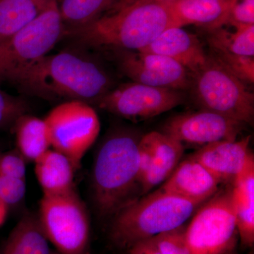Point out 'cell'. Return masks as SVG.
<instances>
[{
  "instance_id": "cell-1",
  "label": "cell",
  "mask_w": 254,
  "mask_h": 254,
  "mask_svg": "<svg viewBox=\"0 0 254 254\" xmlns=\"http://www.w3.org/2000/svg\"><path fill=\"white\" fill-rule=\"evenodd\" d=\"M8 83L31 96L96 104L115 80L101 62L81 47L46 55L15 73Z\"/></svg>"
},
{
  "instance_id": "cell-2",
  "label": "cell",
  "mask_w": 254,
  "mask_h": 254,
  "mask_svg": "<svg viewBox=\"0 0 254 254\" xmlns=\"http://www.w3.org/2000/svg\"><path fill=\"white\" fill-rule=\"evenodd\" d=\"M172 26L169 5L125 0L89 24L66 31L64 36L82 48L140 51Z\"/></svg>"
},
{
  "instance_id": "cell-3",
  "label": "cell",
  "mask_w": 254,
  "mask_h": 254,
  "mask_svg": "<svg viewBox=\"0 0 254 254\" xmlns=\"http://www.w3.org/2000/svg\"><path fill=\"white\" fill-rule=\"evenodd\" d=\"M141 138L134 129L118 127L100 143L91 176L92 199L100 218H113L137 200Z\"/></svg>"
},
{
  "instance_id": "cell-4",
  "label": "cell",
  "mask_w": 254,
  "mask_h": 254,
  "mask_svg": "<svg viewBox=\"0 0 254 254\" xmlns=\"http://www.w3.org/2000/svg\"><path fill=\"white\" fill-rule=\"evenodd\" d=\"M202 203L158 189L127 205L112 218L110 240L118 248L128 250L185 225Z\"/></svg>"
},
{
  "instance_id": "cell-5",
  "label": "cell",
  "mask_w": 254,
  "mask_h": 254,
  "mask_svg": "<svg viewBox=\"0 0 254 254\" xmlns=\"http://www.w3.org/2000/svg\"><path fill=\"white\" fill-rule=\"evenodd\" d=\"M208 55L205 64L190 74V88L200 109L252 125L254 96L247 85Z\"/></svg>"
},
{
  "instance_id": "cell-6",
  "label": "cell",
  "mask_w": 254,
  "mask_h": 254,
  "mask_svg": "<svg viewBox=\"0 0 254 254\" xmlns=\"http://www.w3.org/2000/svg\"><path fill=\"white\" fill-rule=\"evenodd\" d=\"M65 36L58 0H50L36 18L0 43V85L21 68L48 55Z\"/></svg>"
},
{
  "instance_id": "cell-7",
  "label": "cell",
  "mask_w": 254,
  "mask_h": 254,
  "mask_svg": "<svg viewBox=\"0 0 254 254\" xmlns=\"http://www.w3.org/2000/svg\"><path fill=\"white\" fill-rule=\"evenodd\" d=\"M38 217L58 254H89V215L75 189L63 194L43 195Z\"/></svg>"
},
{
  "instance_id": "cell-8",
  "label": "cell",
  "mask_w": 254,
  "mask_h": 254,
  "mask_svg": "<svg viewBox=\"0 0 254 254\" xmlns=\"http://www.w3.org/2000/svg\"><path fill=\"white\" fill-rule=\"evenodd\" d=\"M190 254H224L235 250L239 240L232 202V187L226 185L192 216L185 230Z\"/></svg>"
},
{
  "instance_id": "cell-9",
  "label": "cell",
  "mask_w": 254,
  "mask_h": 254,
  "mask_svg": "<svg viewBox=\"0 0 254 254\" xmlns=\"http://www.w3.org/2000/svg\"><path fill=\"white\" fill-rule=\"evenodd\" d=\"M44 120L51 147L64 155L76 171L99 135L98 114L88 103L69 100L53 108Z\"/></svg>"
},
{
  "instance_id": "cell-10",
  "label": "cell",
  "mask_w": 254,
  "mask_h": 254,
  "mask_svg": "<svg viewBox=\"0 0 254 254\" xmlns=\"http://www.w3.org/2000/svg\"><path fill=\"white\" fill-rule=\"evenodd\" d=\"M185 100L183 91L131 82L113 88L95 105L120 118L140 122L173 109Z\"/></svg>"
},
{
  "instance_id": "cell-11",
  "label": "cell",
  "mask_w": 254,
  "mask_h": 254,
  "mask_svg": "<svg viewBox=\"0 0 254 254\" xmlns=\"http://www.w3.org/2000/svg\"><path fill=\"white\" fill-rule=\"evenodd\" d=\"M110 50L119 69L133 82L183 91L190 89V71L171 58L144 52Z\"/></svg>"
},
{
  "instance_id": "cell-12",
  "label": "cell",
  "mask_w": 254,
  "mask_h": 254,
  "mask_svg": "<svg viewBox=\"0 0 254 254\" xmlns=\"http://www.w3.org/2000/svg\"><path fill=\"white\" fill-rule=\"evenodd\" d=\"M245 124L223 115L200 109L177 115L164 124L162 132L185 144L200 145L215 142L235 141Z\"/></svg>"
},
{
  "instance_id": "cell-13",
  "label": "cell",
  "mask_w": 254,
  "mask_h": 254,
  "mask_svg": "<svg viewBox=\"0 0 254 254\" xmlns=\"http://www.w3.org/2000/svg\"><path fill=\"white\" fill-rule=\"evenodd\" d=\"M250 143V136L215 142L200 147L190 156L201 164L220 185H231L254 154Z\"/></svg>"
},
{
  "instance_id": "cell-14",
  "label": "cell",
  "mask_w": 254,
  "mask_h": 254,
  "mask_svg": "<svg viewBox=\"0 0 254 254\" xmlns=\"http://www.w3.org/2000/svg\"><path fill=\"white\" fill-rule=\"evenodd\" d=\"M220 184L194 158L181 160L159 190L193 201L204 203L219 190Z\"/></svg>"
},
{
  "instance_id": "cell-15",
  "label": "cell",
  "mask_w": 254,
  "mask_h": 254,
  "mask_svg": "<svg viewBox=\"0 0 254 254\" xmlns=\"http://www.w3.org/2000/svg\"><path fill=\"white\" fill-rule=\"evenodd\" d=\"M139 52L168 57L182 64L190 74L206 63L208 55L196 36L180 27H170Z\"/></svg>"
},
{
  "instance_id": "cell-16",
  "label": "cell",
  "mask_w": 254,
  "mask_h": 254,
  "mask_svg": "<svg viewBox=\"0 0 254 254\" xmlns=\"http://www.w3.org/2000/svg\"><path fill=\"white\" fill-rule=\"evenodd\" d=\"M236 0H176L169 4L172 27L195 25L208 31L222 28L228 21Z\"/></svg>"
},
{
  "instance_id": "cell-17",
  "label": "cell",
  "mask_w": 254,
  "mask_h": 254,
  "mask_svg": "<svg viewBox=\"0 0 254 254\" xmlns=\"http://www.w3.org/2000/svg\"><path fill=\"white\" fill-rule=\"evenodd\" d=\"M232 202L236 218L239 240L245 248L254 245V156L232 185Z\"/></svg>"
},
{
  "instance_id": "cell-18",
  "label": "cell",
  "mask_w": 254,
  "mask_h": 254,
  "mask_svg": "<svg viewBox=\"0 0 254 254\" xmlns=\"http://www.w3.org/2000/svg\"><path fill=\"white\" fill-rule=\"evenodd\" d=\"M153 145V161L149 173L141 185V193L145 195L170 177L183 157L185 146L163 132L150 133Z\"/></svg>"
},
{
  "instance_id": "cell-19",
  "label": "cell",
  "mask_w": 254,
  "mask_h": 254,
  "mask_svg": "<svg viewBox=\"0 0 254 254\" xmlns=\"http://www.w3.org/2000/svg\"><path fill=\"white\" fill-rule=\"evenodd\" d=\"M35 163V173L43 195L63 194L75 189L74 168L63 153L47 150Z\"/></svg>"
},
{
  "instance_id": "cell-20",
  "label": "cell",
  "mask_w": 254,
  "mask_h": 254,
  "mask_svg": "<svg viewBox=\"0 0 254 254\" xmlns=\"http://www.w3.org/2000/svg\"><path fill=\"white\" fill-rule=\"evenodd\" d=\"M0 254H54L38 215H23L0 249Z\"/></svg>"
},
{
  "instance_id": "cell-21",
  "label": "cell",
  "mask_w": 254,
  "mask_h": 254,
  "mask_svg": "<svg viewBox=\"0 0 254 254\" xmlns=\"http://www.w3.org/2000/svg\"><path fill=\"white\" fill-rule=\"evenodd\" d=\"M16 150L26 162H35L51 147L48 127L44 120L25 114L14 126Z\"/></svg>"
},
{
  "instance_id": "cell-22",
  "label": "cell",
  "mask_w": 254,
  "mask_h": 254,
  "mask_svg": "<svg viewBox=\"0 0 254 254\" xmlns=\"http://www.w3.org/2000/svg\"><path fill=\"white\" fill-rule=\"evenodd\" d=\"M125 0H61L60 15L68 30L83 27L116 8Z\"/></svg>"
},
{
  "instance_id": "cell-23",
  "label": "cell",
  "mask_w": 254,
  "mask_h": 254,
  "mask_svg": "<svg viewBox=\"0 0 254 254\" xmlns=\"http://www.w3.org/2000/svg\"><path fill=\"white\" fill-rule=\"evenodd\" d=\"M50 0H0V43L31 22Z\"/></svg>"
},
{
  "instance_id": "cell-24",
  "label": "cell",
  "mask_w": 254,
  "mask_h": 254,
  "mask_svg": "<svg viewBox=\"0 0 254 254\" xmlns=\"http://www.w3.org/2000/svg\"><path fill=\"white\" fill-rule=\"evenodd\" d=\"M230 33L222 28L208 31L210 48H218L241 56H254V24L237 25Z\"/></svg>"
},
{
  "instance_id": "cell-25",
  "label": "cell",
  "mask_w": 254,
  "mask_h": 254,
  "mask_svg": "<svg viewBox=\"0 0 254 254\" xmlns=\"http://www.w3.org/2000/svg\"><path fill=\"white\" fill-rule=\"evenodd\" d=\"M214 60L245 83L253 84L254 60L251 57L241 56L218 48H210L208 54Z\"/></svg>"
},
{
  "instance_id": "cell-26",
  "label": "cell",
  "mask_w": 254,
  "mask_h": 254,
  "mask_svg": "<svg viewBox=\"0 0 254 254\" xmlns=\"http://www.w3.org/2000/svg\"><path fill=\"white\" fill-rule=\"evenodd\" d=\"M28 111L26 100L0 89V129L12 128L16 120Z\"/></svg>"
},
{
  "instance_id": "cell-27",
  "label": "cell",
  "mask_w": 254,
  "mask_h": 254,
  "mask_svg": "<svg viewBox=\"0 0 254 254\" xmlns=\"http://www.w3.org/2000/svg\"><path fill=\"white\" fill-rule=\"evenodd\" d=\"M186 225L153 237V242L161 254H190L185 237Z\"/></svg>"
},
{
  "instance_id": "cell-28",
  "label": "cell",
  "mask_w": 254,
  "mask_h": 254,
  "mask_svg": "<svg viewBox=\"0 0 254 254\" xmlns=\"http://www.w3.org/2000/svg\"><path fill=\"white\" fill-rule=\"evenodd\" d=\"M26 193V180L0 174V198L8 208L21 203Z\"/></svg>"
},
{
  "instance_id": "cell-29",
  "label": "cell",
  "mask_w": 254,
  "mask_h": 254,
  "mask_svg": "<svg viewBox=\"0 0 254 254\" xmlns=\"http://www.w3.org/2000/svg\"><path fill=\"white\" fill-rule=\"evenodd\" d=\"M26 163L16 150L0 152V174L26 180Z\"/></svg>"
},
{
  "instance_id": "cell-30",
  "label": "cell",
  "mask_w": 254,
  "mask_h": 254,
  "mask_svg": "<svg viewBox=\"0 0 254 254\" xmlns=\"http://www.w3.org/2000/svg\"><path fill=\"white\" fill-rule=\"evenodd\" d=\"M227 23L233 26L254 24V0H236L230 10Z\"/></svg>"
},
{
  "instance_id": "cell-31",
  "label": "cell",
  "mask_w": 254,
  "mask_h": 254,
  "mask_svg": "<svg viewBox=\"0 0 254 254\" xmlns=\"http://www.w3.org/2000/svg\"><path fill=\"white\" fill-rule=\"evenodd\" d=\"M137 244L140 246L145 254H161L159 252L152 238L142 241V242H138Z\"/></svg>"
},
{
  "instance_id": "cell-32",
  "label": "cell",
  "mask_w": 254,
  "mask_h": 254,
  "mask_svg": "<svg viewBox=\"0 0 254 254\" xmlns=\"http://www.w3.org/2000/svg\"><path fill=\"white\" fill-rule=\"evenodd\" d=\"M8 207L5 204L2 200L0 198V226L3 225V223L6 220V215H7Z\"/></svg>"
},
{
  "instance_id": "cell-33",
  "label": "cell",
  "mask_w": 254,
  "mask_h": 254,
  "mask_svg": "<svg viewBox=\"0 0 254 254\" xmlns=\"http://www.w3.org/2000/svg\"><path fill=\"white\" fill-rule=\"evenodd\" d=\"M127 250H128V254H145L138 244H136Z\"/></svg>"
},
{
  "instance_id": "cell-34",
  "label": "cell",
  "mask_w": 254,
  "mask_h": 254,
  "mask_svg": "<svg viewBox=\"0 0 254 254\" xmlns=\"http://www.w3.org/2000/svg\"><path fill=\"white\" fill-rule=\"evenodd\" d=\"M153 1H155V2L160 3V4L169 5L172 4L176 0H153Z\"/></svg>"
},
{
  "instance_id": "cell-35",
  "label": "cell",
  "mask_w": 254,
  "mask_h": 254,
  "mask_svg": "<svg viewBox=\"0 0 254 254\" xmlns=\"http://www.w3.org/2000/svg\"><path fill=\"white\" fill-rule=\"evenodd\" d=\"M224 254H239L238 252H237L236 250H234L232 251H230V252H227V253Z\"/></svg>"
}]
</instances>
